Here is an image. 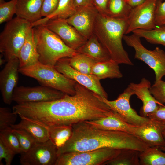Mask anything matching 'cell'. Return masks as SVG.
I'll list each match as a JSON object with an SVG mask.
<instances>
[{"label": "cell", "mask_w": 165, "mask_h": 165, "mask_svg": "<svg viewBox=\"0 0 165 165\" xmlns=\"http://www.w3.org/2000/svg\"><path fill=\"white\" fill-rule=\"evenodd\" d=\"M39 61L54 67L57 62L63 57H71L76 51L66 45L56 34L43 24L33 27Z\"/></svg>", "instance_id": "obj_4"}, {"label": "cell", "mask_w": 165, "mask_h": 165, "mask_svg": "<svg viewBox=\"0 0 165 165\" xmlns=\"http://www.w3.org/2000/svg\"><path fill=\"white\" fill-rule=\"evenodd\" d=\"M19 61L18 58L7 62L0 72V90L3 100L10 105L13 101V94L19 80Z\"/></svg>", "instance_id": "obj_15"}, {"label": "cell", "mask_w": 165, "mask_h": 165, "mask_svg": "<svg viewBox=\"0 0 165 165\" xmlns=\"http://www.w3.org/2000/svg\"><path fill=\"white\" fill-rule=\"evenodd\" d=\"M127 27V19L114 18L99 13L93 33L108 52L111 59L119 64L132 66L133 64L122 42Z\"/></svg>", "instance_id": "obj_3"}, {"label": "cell", "mask_w": 165, "mask_h": 165, "mask_svg": "<svg viewBox=\"0 0 165 165\" xmlns=\"http://www.w3.org/2000/svg\"><path fill=\"white\" fill-rule=\"evenodd\" d=\"M76 9L73 0H60L55 10L49 16L41 18L32 24V27L43 24L50 20L61 19H67L75 13Z\"/></svg>", "instance_id": "obj_25"}, {"label": "cell", "mask_w": 165, "mask_h": 165, "mask_svg": "<svg viewBox=\"0 0 165 165\" xmlns=\"http://www.w3.org/2000/svg\"><path fill=\"white\" fill-rule=\"evenodd\" d=\"M76 52L84 54L97 62L111 59L108 52L94 33Z\"/></svg>", "instance_id": "obj_22"}, {"label": "cell", "mask_w": 165, "mask_h": 165, "mask_svg": "<svg viewBox=\"0 0 165 165\" xmlns=\"http://www.w3.org/2000/svg\"><path fill=\"white\" fill-rule=\"evenodd\" d=\"M32 27L31 23L17 16L7 22L0 35V52L6 62L18 58L27 33Z\"/></svg>", "instance_id": "obj_6"}, {"label": "cell", "mask_w": 165, "mask_h": 165, "mask_svg": "<svg viewBox=\"0 0 165 165\" xmlns=\"http://www.w3.org/2000/svg\"><path fill=\"white\" fill-rule=\"evenodd\" d=\"M140 151L133 149L121 150L119 155L109 161L106 165H139Z\"/></svg>", "instance_id": "obj_31"}, {"label": "cell", "mask_w": 165, "mask_h": 165, "mask_svg": "<svg viewBox=\"0 0 165 165\" xmlns=\"http://www.w3.org/2000/svg\"><path fill=\"white\" fill-rule=\"evenodd\" d=\"M140 38L133 33L128 35H124L123 39L134 50V58L143 61L153 70L155 81L162 80L165 76V52L158 47L152 50H148L142 44Z\"/></svg>", "instance_id": "obj_7"}, {"label": "cell", "mask_w": 165, "mask_h": 165, "mask_svg": "<svg viewBox=\"0 0 165 165\" xmlns=\"http://www.w3.org/2000/svg\"><path fill=\"white\" fill-rule=\"evenodd\" d=\"M96 61L82 53H77L69 58V63L74 69L82 73L91 74L92 68Z\"/></svg>", "instance_id": "obj_29"}, {"label": "cell", "mask_w": 165, "mask_h": 165, "mask_svg": "<svg viewBox=\"0 0 165 165\" xmlns=\"http://www.w3.org/2000/svg\"><path fill=\"white\" fill-rule=\"evenodd\" d=\"M12 129L18 138L22 153L27 152L38 143L35 138L26 131L21 129Z\"/></svg>", "instance_id": "obj_33"}, {"label": "cell", "mask_w": 165, "mask_h": 165, "mask_svg": "<svg viewBox=\"0 0 165 165\" xmlns=\"http://www.w3.org/2000/svg\"><path fill=\"white\" fill-rule=\"evenodd\" d=\"M165 128V123L149 118L143 124L136 127L134 135L149 147L165 146L162 134Z\"/></svg>", "instance_id": "obj_16"}, {"label": "cell", "mask_w": 165, "mask_h": 165, "mask_svg": "<svg viewBox=\"0 0 165 165\" xmlns=\"http://www.w3.org/2000/svg\"><path fill=\"white\" fill-rule=\"evenodd\" d=\"M152 95L160 103L165 106V81H156L150 88Z\"/></svg>", "instance_id": "obj_36"}, {"label": "cell", "mask_w": 165, "mask_h": 165, "mask_svg": "<svg viewBox=\"0 0 165 165\" xmlns=\"http://www.w3.org/2000/svg\"><path fill=\"white\" fill-rule=\"evenodd\" d=\"M158 148L162 151L165 152V146H160L158 147Z\"/></svg>", "instance_id": "obj_45"}, {"label": "cell", "mask_w": 165, "mask_h": 165, "mask_svg": "<svg viewBox=\"0 0 165 165\" xmlns=\"http://www.w3.org/2000/svg\"><path fill=\"white\" fill-rule=\"evenodd\" d=\"M17 0H11L6 2L0 0V24L8 22L13 19L16 14Z\"/></svg>", "instance_id": "obj_32"}, {"label": "cell", "mask_w": 165, "mask_h": 165, "mask_svg": "<svg viewBox=\"0 0 165 165\" xmlns=\"http://www.w3.org/2000/svg\"><path fill=\"white\" fill-rule=\"evenodd\" d=\"M76 8L90 6H94L93 0H73Z\"/></svg>", "instance_id": "obj_42"}, {"label": "cell", "mask_w": 165, "mask_h": 165, "mask_svg": "<svg viewBox=\"0 0 165 165\" xmlns=\"http://www.w3.org/2000/svg\"><path fill=\"white\" fill-rule=\"evenodd\" d=\"M139 159L140 165H165V153L158 147H150L140 152Z\"/></svg>", "instance_id": "obj_27"}, {"label": "cell", "mask_w": 165, "mask_h": 165, "mask_svg": "<svg viewBox=\"0 0 165 165\" xmlns=\"http://www.w3.org/2000/svg\"><path fill=\"white\" fill-rule=\"evenodd\" d=\"M75 93L50 102L48 112L56 126L73 125L107 116L113 112L101 97L76 82Z\"/></svg>", "instance_id": "obj_1"}, {"label": "cell", "mask_w": 165, "mask_h": 165, "mask_svg": "<svg viewBox=\"0 0 165 165\" xmlns=\"http://www.w3.org/2000/svg\"><path fill=\"white\" fill-rule=\"evenodd\" d=\"M98 14L95 6L81 7L77 9L74 14L66 20L88 40L93 34L95 23Z\"/></svg>", "instance_id": "obj_17"}, {"label": "cell", "mask_w": 165, "mask_h": 165, "mask_svg": "<svg viewBox=\"0 0 165 165\" xmlns=\"http://www.w3.org/2000/svg\"><path fill=\"white\" fill-rule=\"evenodd\" d=\"M162 134H163V138L165 140V128L163 130Z\"/></svg>", "instance_id": "obj_46"}, {"label": "cell", "mask_w": 165, "mask_h": 165, "mask_svg": "<svg viewBox=\"0 0 165 165\" xmlns=\"http://www.w3.org/2000/svg\"><path fill=\"white\" fill-rule=\"evenodd\" d=\"M126 3L132 8L137 6L143 3L146 0H125Z\"/></svg>", "instance_id": "obj_43"}, {"label": "cell", "mask_w": 165, "mask_h": 165, "mask_svg": "<svg viewBox=\"0 0 165 165\" xmlns=\"http://www.w3.org/2000/svg\"><path fill=\"white\" fill-rule=\"evenodd\" d=\"M121 150L105 148L90 151L63 153L58 156L55 165H106L117 156Z\"/></svg>", "instance_id": "obj_8"}, {"label": "cell", "mask_w": 165, "mask_h": 165, "mask_svg": "<svg viewBox=\"0 0 165 165\" xmlns=\"http://www.w3.org/2000/svg\"><path fill=\"white\" fill-rule=\"evenodd\" d=\"M49 139L57 148L63 146L71 137L73 133L72 125H60L46 127Z\"/></svg>", "instance_id": "obj_26"}, {"label": "cell", "mask_w": 165, "mask_h": 165, "mask_svg": "<svg viewBox=\"0 0 165 165\" xmlns=\"http://www.w3.org/2000/svg\"><path fill=\"white\" fill-rule=\"evenodd\" d=\"M133 33L143 38L150 43L160 44L165 46V25L157 26L150 30H136Z\"/></svg>", "instance_id": "obj_28"}, {"label": "cell", "mask_w": 165, "mask_h": 165, "mask_svg": "<svg viewBox=\"0 0 165 165\" xmlns=\"http://www.w3.org/2000/svg\"><path fill=\"white\" fill-rule=\"evenodd\" d=\"M66 94L49 87L41 85L34 87L17 86L13 94V101L17 104L49 101L61 98Z\"/></svg>", "instance_id": "obj_10"}, {"label": "cell", "mask_w": 165, "mask_h": 165, "mask_svg": "<svg viewBox=\"0 0 165 165\" xmlns=\"http://www.w3.org/2000/svg\"><path fill=\"white\" fill-rule=\"evenodd\" d=\"M151 86L150 81L145 78H142L138 83L131 82L128 85L134 95L142 102L140 115L146 117L150 114L156 111L160 105H164L158 102L151 94L150 91Z\"/></svg>", "instance_id": "obj_18"}, {"label": "cell", "mask_w": 165, "mask_h": 165, "mask_svg": "<svg viewBox=\"0 0 165 165\" xmlns=\"http://www.w3.org/2000/svg\"><path fill=\"white\" fill-rule=\"evenodd\" d=\"M148 117L156 119L165 123V106L160 105L158 109L148 115Z\"/></svg>", "instance_id": "obj_40"}, {"label": "cell", "mask_w": 165, "mask_h": 165, "mask_svg": "<svg viewBox=\"0 0 165 165\" xmlns=\"http://www.w3.org/2000/svg\"><path fill=\"white\" fill-rule=\"evenodd\" d=\"M134 95L133 90L128 86L116 100L110 101L102 97L101 99L126 122L136 126H139L148 121L149 118L139 115L131 107L130 99Z\"/></svg>", "instance_id": "obj_11"}, {"label": "cell", "mask_w": 165, "mask_h": 165, "mask_svg": "<svg viewBox=\"0 0 165 165\" xmlns=\"http://www.w3.org/2000/svg\"><path fill=\"white\" fill-rule=\"evenodd\" d=\"M57 149L50 139L37 143L27 152L21 154L20 163L22 165H55Z\"/></svg>", "instance_id": "obj_13"}, {"label": "cell", "mask_w": 165, "mask_h": 165, "mask_svg": "<svg viewBox=\"0 0 165 165\" xmlns=\"http://www.w3.org/2000/svg\"><path fill=\"white\" fill-rule=\"evenodd\" d=\"M18 124L11 125L12 129L24 130L30 134L37 143L45 142L49 140V135L47 128L33 121L22 118Z\"/></svg>", "instance_id": "obj_24"}, {"label": "cell", "mask_w": 165, "mask_h": 165, "mask_svg": "<svg viewBox=\"0 0 165 165\" xmlns=\"http://www.w3.org/2000/svg\"><path fill=\"white\" fill-rule=\"evenodd\" d=\"M155 23L157 26L165 25V1L158 0L155 11Z\"/></svg>", "instance_id": "obj_39"}, {"label": "cell", "mask_w": 165, "mask_h": 165, "mask_svg": "<svg viewBox=\"0 0 165 165\" xmlns=\"http://www.w3.org/2000/svg\"><path fill=\"white\" fill-rule=\"evenodd\" d=\"M43 24L57 35L68 47L76 51L87 40L66 19L50 20Z\"/></svg>", "instance_id": "obj_14"}, {"label": "cell", "mask_w": 165, "mask_h": 165, "mask_svg": "<svg viewBox=\"0 0 165 165\" xmlns=\"http://www.w3.org/2000/svg\"><path fill=\"white\" fill-rule=\"evenodd\" d=\"M72 127L71 137L58 148V156L65 153L90 151L105 148L130 149L142 152L149 147L132 134L104 130L85 122L74 124Z\"/></svg>", "instance_id": "obj_2"}, {"label": "cell", "mask_w": 165, "mask_h": 165, "mask_svg": "<svg viewBox=\"0 0 165 165\" xmlns=\"http://www.w3.org/2000/svg\"><path fill=\"white\" fill-rule=\"evenodd\" d=\"M160 0V1H163V0Z\"/></svg>", "instance_id": "obj_47"}, {"label": "cell", "mask_w": 165, "mask_h": 165, "mask_svg": "<svg viewBox=\"0 0 165 165\" xmlns=\"http://www.w3.org/2000/svg\"><path fill=\"white\" fill-rule=\"evenodd\" d=\"M119 65L112 59L97 62L93 66L91 74L95 76L100 80L106 78H121L123 75Z\"/></svg>", "instance_id": "obj_23"}, {"label": "cell", "mask_w": 165, "mask_h": 165, "mask_svg": "<svg viewBox=\"0 0 165 165\" xmlns=\"http://www.w3.org/2000/svg\"><path fill=\"white\" fill-rule=\"evenodd\" d=\"M0 137L16 154H21L22 150L16 136L11 127L0 130Z\"/></svg>", "instance_id": "obj_34"}, {"label": "cell", "mask_w": 165, "mask_h": 165, "mask_svg": "<svg viewBox=\"0 0 165 165\" xmlns=\"http://www.w3.org/2000/svg\"><path fill=\"white\" fill-rule=\"evenodd\" d=\"M43 0H17L16 16L31 24L41 19V9Z\"/></svg>", "instance_id": "obj_21"}, {"label": "cell", "mask_w": 165, "mask_h": 165, "mask_svg": "<svg viewBox=\"0 0 165 165\" xmlns=\"http://www.w3.org/2000/svg\"><path fill=\"white\" fill-rule=\"evenodd\" d=\"M69 58L63 57L57 62L54 68L67 78L90 90L101 97L108 99V95L95 76L80 72L72 68L69 63Z\"/></svg>", "instance_id": "obj_12"}, {"label": "cell", "mask_w": 165, "mask_h": 165, "mask_svg": "<svg viewBox=\"0 0 165 165\" xmlns=\"http://www.w3.org/2000/svg\"><path fill=\"white\" fill-rule=\"evenodd\" d=\"M18 58L20 68L30 66L39 62L33 27L27 33L24 42L19 52Z\"/></svg>", "instance_id": "obj_20"}, {"label": "cell", "mask_w": 165, "mask_h": 165, "mask_svg": "<svg viewBox=\"0 0 165 165\" xmlns=\"http://www.w3.org/2000/svg\"><path fill=\"white\" fill-rule=\"evenodd\" d=\"M19 72L33 78L42 85L60 91L65 94L73 95L75 93L76 82L59 72L55 68L39 62L26 67L19 68Z\"/></svg>", "instance_id": "obj_5"}, {"label": "cell", "mask_w": 165, "mask_h": 165, "mask_svg": "<svg viewBox=\"0 0 165 165\" xmlns=\"http://www.w3.org/2000/svg\"><path fill=\"white\" fill-rule=\"evenodd\" d=\"M5 59H3L2 58V56H0V66L2 65L4 63L6 62Z\"/></svg>", "instance_id": "obj_44"}, {"label": "cell", "mask_w": 165, "mask_h": 165, "mask_svg": "<svg viewBox=\"0 0 165 165\" xmlns=\"http://www.w3.org/2000/svg\"><path fill=\"white\" fill-rule=\"evenodd\" d=\"M17 115L8 107L0 108V130L10 127L14 124Z\"/></svg>", "instance_id": "obj_35"}, {"label": "cell", "mask_w": 165, "mask_h": 165, "mask_svg": "<svg viewBox=\"0 0 165 165\" xmlns=\"http://www.w3.org/2000/svg\"><path fill=\"white\" fill-rule=\"evenodd\" d=\"M158 0H146L131 9L127 19V27L125 34L137 29L150 30L156 27L155 11Z\"/></svg>", "instance_id": "obj_9"}, {"label": "cell", "mask_w": 165, "mask_h": 165, "mask_svg": "<svg viewBox=\"0 0 165 165\" xmlns=\"http://www.w3.org/2000/svg\"><path fill=\"white\" fill-rule=\"evenodd\" d=\"M94 6L101 15L107 16L108 0H93Z\"/></svg>", "instance_id": "obj_41"}, {"label": "cell", "mask_w": 165, "mask_h": 165, "mask_svg": "<svg viewBox=\"0 0 165 165\" xmlns=\"http://www.w3.org/2000/svg\"><path fill=\"white\" fill-rule=\"evenodd\" d=\"M60 0H43L41 15L42 17H47L56 9Z\"/></svg>", "instance_id": "obj_38"}, {"label": "cell", "mask_w": 165, "mask_h": 165, "mask_svg": "<svg viewBox=\"0 0 165 165\" xmlns=\"http://www.w3.org/2000/svg\"><path fill=\"white\" fill-rule=\"evenodd\" d=\"M133 8L125 0H108L107 16L119 19H127Z\"/></svg>", "instance_id": "obj_30"}, {"label": "cell", "mask_w": 165, "mask_h": 165, "mask_svg": "<svg viewBox=\"0 0 165 165\" xmlns=\"http://www.w3.org/2000/svg\"><path fill=\"white\" fill-rule=\"evenodd\" d=\"M85 122L101 129L122 131L134 135L136 126L126 122L113 111L110 115L107 116Z\"/></svg>", "instance_id": "obj_19"}, {"label": "cell", "mask_w": 165, "mask_h": 165, "mask_svg": "<svg viewBox=\"0 0 165 165\" xmlns=\"http://www.w3.org/2000/svg\"><path fill=\"white\" fill-rule=\"evenodd\" d=\"M16 154L15 152L0 137V164H2V160L4 159L6 165H10Z\"/></svg>", "instance_id": "obj_37"}]
</instances>
